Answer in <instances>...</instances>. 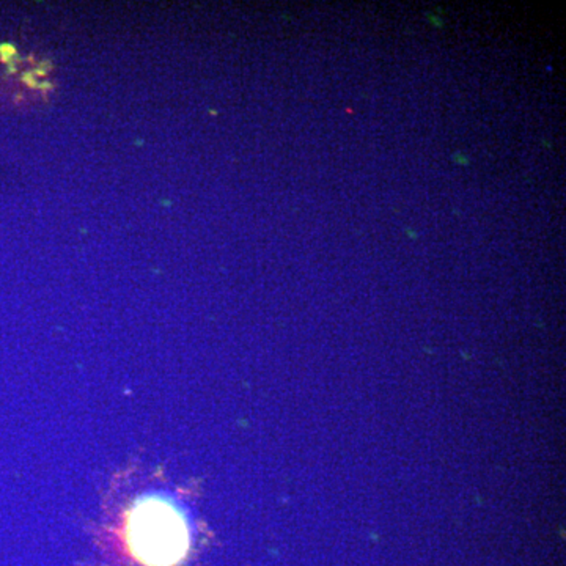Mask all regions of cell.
Instances as JSON below:
<instances>
[{
    "instance_id": "6da1fadb",
    "label": "cell",
    "mask_w": 566,
    "mask_h": 566,
    "mask_svg": "<svg viewBox=\"0 0 566 566\" xmlns=\"http://www.w3.org/2000/svg\"><path fill=\"white\" fill-rule=\"evenodd\" d=\"M124 533L131 555L145 566H176L191 547L186 517L167 499L138 500L127 514Z\"/></svg>"
},
{
    "instance_id": "7a4b0ae2",
    "label": "cell",
    "mask_w": 566,
    "mask_h": 566,
    "mask_svg": "<svg viewBox=\"0 0 566 566\" xmlns=\"http://www.w3.org/2000/svg\"><path fill=\"white\" fill-rule=\"evenodd\" d=\"M15 54H16V49L11 44H2V46H0V57H2L4 62H8L10 58H13Z\"/></svg>"
}]
</instances>
